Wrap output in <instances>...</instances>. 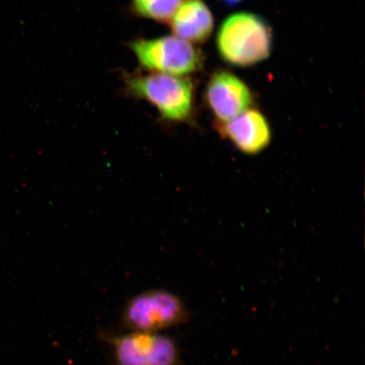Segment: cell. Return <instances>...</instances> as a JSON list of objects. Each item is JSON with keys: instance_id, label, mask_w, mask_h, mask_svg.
<instances>
[{"instance_id": "3957f363", "label": "cell", "mask_w": 365, "mask_h": 365, "mask_svg": "<svg viewBox=\"0 0 365 365\" xmlns=\"http://www.w3.org/2000/svg\"><path fill=\"white\" fill-rule=\"evenodd\" d=\"M189 318L184 301L172 292L153 289L127 300L122 309L121 326L127 331L161 332Z\"/></svg>"}, {"instance_id": "ba28073f", "label": "cell", "mask_w": 365, "mask_h": 365, "mask_svg": "<svg viewBox=\"0 0 365 365\" xmlns=\"http://www.w3.org/2000/svg\"><path fill=\"white\" fill-rule=\"evenodd\" d=\"M171 26L178 38L190 43H202L212 33V14L202 0H187L173 15Z\"/></svg>"}, {"instance_id": "277c9868", "label": "cell", "mask_w": 365, "mask_h": 365, "mask_svg": "<svg viewBox=\"0 0 365 365\" xmlns=\"http://www.w3.org/2000/svg\"><path fill=\"white\" fill-rule=\"evenodd\" d=\"M113 365H180L181 354L175 339L161 332L101 331Z\"/></svg>"}, {"instance_id": "52a82bcc", "label": "cell", "mask_w": 365, "mask_h": 365, "mask_svg": "<svg viewBox=\"0 0 365 365\" xmlns=\"http://www.w3.org/2000/svg\"><path fill=\"white\" fill-rule=\"evenodd\" d=\"M218 130L242 153L258 154L271 143L270 125L263 113L257 109H247L240 115L225 123H219Z\"/></svg>"}, {"instance_id": "9c48e42d", "label": "cell", "mask_w": 365, "mask_h": 365, "mask_svg": "<svg viewBox=\"0 0 365 365\" xmlns=\"http://www.w3.org/2000/svg\"><path fill=\"white\" fill-rule=\"evenodd\" d=\"M181 4L182 0H132L137 15L160 22L171 21Z\"/></svg>"}, {"instance_id": "6da1fadb", "label": "cell", "mask_w": 365, "mask_h": 365, "mask_svg": "<svg viewBox=\"0 0 365 365\" xmlns=\"http://www.w3.org/2000/svg\"><path fill=\"white\" fill-rule=\"evenodd\" d=\"M219 53L227 63L250 66L270 56L272 34L262 17L241 12L227 17L218 31Z\"/></svg>"}, {"instance_id": "8992f818", "label": "cell", "mask_w": 365, "mask_h": 365, "mask_svg": "<svg viewBox=\"0 0 365 365\" xmlns=\"http://www.w3.org/2000/svg\"><path fill=\"white\" fill-rule=\"evenodd\" d=\"M205 99L219 123H225L247 110L252 94L245 82L230 72L217 71L205 91Z\"/></svg>"}, {"instance_id": "7a4b0ae2", "label": "cell", "mask_w": 365, "mask_h": 365, "mask_svg": "<svg viewBox=\"0 0 365 365\" xmlns=\"http://www.w3.org/2000/svg\"><path fill=\"white\" fill-rule=\"evenodd\" d=\"M128 93L157 108L163 120L187 122L193 110V85L179 76L153 72L125 80Z\"/></svg>"}, {"instance_id": "30bf717a", "label": "cell", "mask_w": 365, "mask_h": 365, "mask_svg": "<svg viewBox=\"0 0 365 365\" xmlns=\"http://www.w3.org/2000/svg\"><path fill=\"white\" fill-rule=\"evenodd\" d=\"M222 1L228 6H235L243 1V0H222Z\"/></svg>"}, {"instance_id": "5b68a950", "label": "cell", "mask_w": 365, "mask_h": 365, "mask_svg": "<svg viewBox=\"0 0 365 365\" xmlns=\"http://www.w3.org/2000/svg\"><path fill=\"white\" fill-rule=\"evenodd\" d=\"M130 46L140 65L153 72L182 76L202 66L199 50L176 36L137 39Z\"/></svg>"}]
</instances>
